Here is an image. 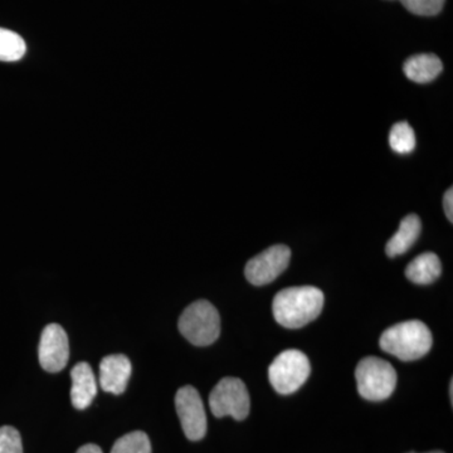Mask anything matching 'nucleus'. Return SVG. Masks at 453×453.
Instances as JSON below:
<instances>
[{
	"label": "nucleus",
	"mask_w": 453,
	"mask_h": 453,
	"mask_svg": "<svg viewBox=\"0 0 453 453\" xmlns=\"http://www.w3.org/2000/svg\"><path fill=\"white\" fill-rule=\"evenodd\" d=\"M324 301L323 291L314 286L285 288L273 299V316L281 326L300 329L321 314Z\"/></svg>",
	"instance_id": "nucleus-1"
},
{
	"label": "nucleus",
	"mask_w": 453,
	"mask_h": 453,
	"mask_svg": "<svg viewBox=\"0 0 453 453\" xmlns=\"http://www.w3.org/2000/svg\"><path fill=\"white\" fill-rule=\"evenodd\" d=\"M434 344L431 330L419 320L403 321L393 325L381 334V350L403 362H413L427 356Z\"/></svg>",
	"instance_id": "nucleus-2"
},
{
	"label": "nucleus",
	"mask_w": 453,
	"mask_h": 453,
	"mask_svg": "<svg viewBox=\"0 0 453 453\" xmlns=\"http://www.w3.org/2000/svg\"><path fill=\"white\" fill-rule=\"evenodd\" d=\"M178 326L188 342L196 347H207L219 338V314L210 301L198 300L184 310Z\"/></svg>",
	"instance_id": "nucleus-3"
},
{
	"label": "nucleus",
	"mask_w": 453,
	"mask_h": 453,
	"mask_svg": "<svg viewBox=\"0 0 453 453\" xmlns=\"http://www.w3.org/2000/svg\"><path fill=\"white\" fill-rule=\"evenodd\" d=\"M357 392L371 402L389 398L396 386L395 369L387 360L368 357L360 360L356 371Z\"/></svg>",
	"instance_id": "nucleus-4"
},
{
	"label": "nucleus",
	"mask_w": 453,
	"mask_h": 453,
	"mask_svg": "<svg viewBox=\"0 0 453 453\" xmlns=\"http://www.w3.org/2000/svg\"><path fill=\"white\" fill-rule=\"evenodd\" d=\"M311 372L309 357L300 350L282 351L275 357L268 368V380L271 386L280 395H288L303 386Z\"/></svg>",
	"instance_id": "nucleus-5"
},
{
	"label": "nucleus",
	"mask_w": 453,
	"mask_h": 453,
	"mask_svg": "<svg viewBox=\"0 0 453 453\" xmlns=\"http://www.w3.org/2000/svg\"><path fill=\"white\" fill-rule=\"evenodd\" d=\"M250 404L249 390L238 378H223L210 395L211 413L219 418L231 416L243 421L250 414Z\"/></svg>",
	"instance_id": "nucleus-6"
},
{
	"label": "nucleus",
	"mask_w": 453,
	"mask_h": 453,
	"mask_svg": "<svg viewBox=\"0 0 453 453\" xmlns=\"http://www.w3.org/2000/svg\"><path fill=\"white\" fill-rule=\"evenodd\" d=\"M291 251L285 244H276L247 262L244 276L252 285L275 281L290 264Z\"/></svg>",
	"instance_id": "nucleus-7"
},
{
	"label": "nucleus",
	"mask_w": 453,
	"mask_h": 453,
	"mask_svg": "<svg viewBox=\"0 0 453 453\" xmlns=\"http://www.w3.org/2000/svg\"><path fill=\"white\" fill-rule=\"evenodd\" d=\"M175 408L188 440H202L207 434V416L198 390L192 386L179 389L175 395Z\"/></svg>",
	"instance_id": "nucleus-8"
},
{
	"label": "nucleus",
	"mask_w": 453,
	"mask_h": 453,
	"mask_svg": "<svg viewBox=\"0 0 453 453\" xmlns=\"http://www.w3.org/2000/svg\"><path fill=\"white\" fill-rule=\"evenodd\" d=\"M40 365L44 371L58 372L67 365L70 359V344L64 327L58 324H50L42 332L38 348Z\"/></svg>",
	"instance_id": "nucleus-9"
},
{
	"label": "nucleus",
	"mask_w": 453,
	"mask_h": 453,
	"mask_svg": "<svg viewBox=\"0 0 453 453\" xmlns=\"http://www.w3.org/2000/svg\"><path fill=\"white\" fill-rule=\"evenodd\" d=\"M133 372L129 357L124 354H113L104 357L100 365L101 388L111 395H121L127 390Z\"/></svg>",
	"instance_id": "nucleus-10"
},
{
	"label": "nucleus",
	"mask_w": 453,
	"mask_h": 453,
	"mask_svg": "<svg viewBox=\"0 0 453 453\" xmlns=\"http://www.w3.org/2000/svg\"><path fill=\"white\" fill-rule=\"evenodd\" d=\"M73 388L71 401L76 410H86L97 395V381L88 363L81 362L73 366L71 372Z\"/></svg>",
	"instance_id": "nucleus-11"
},
{
	"label": "nucleus",
	"mask_w": 453,
	"mask_h": 453,
	"mask_svg": "<svg viewBox=\"0 0 453 453\" xmlns=\"http://www.w3.org/2000/svg\"><path fill=\"white\" fill-rule=\"evenodd\" d=\"M419 234H421V219H419V217L417 214H410V216L404 217L398 231L387 243V256L393 258L403 255L416 243Z\"/></svg>",
	"instance_id": "nucleus-12"
},
{
	"label": "nucleus",
	"mask_w": 453,
	"mask_h": 453,
	"mask_svg": "<svg viewBox=\"0 0 453 453\" xmlns=\"http://www.w3.org/2000/svg\"><path fill=\"white\" fill-rule=\"evenodd\" d=\"M443 65L437 56L431 53H423L410 57L404 62L403 71L411 81L417 83H428L434 81L438 74L442 73Z\"/></svg>",
	"instance_id": "nucleus-13"
},
{
	"label": "nucleus",
	"mask_w": 453,
	"mask_h": 453,
	"mask_svg": "<svg viewBox=\"0 0 453 453\" xmlns=\"http://www.w3.org/2000/svg\"><path fill=\"white\" fill-rule=\"evenodd\" d=\"M441 271L442 266L436 253L425 252L408 265L405 277L417 285H428L436 281L441 276Z\"/></svg>",
	"instance_id": "nucleus-14"
},
{
	"label": "nucleus",
	"mask_w": 453,
	"mask_h": 453,
	"mask_svg": "<svg viewBox=\"0 0 453 453\" xmlns=\"http://www.w3.org/2000/svg\"><path fill=\"white\" fill-rule=\"evenodd\" d=\"M26 52V42L18 33L0 28V61H19L25 57Z\"/></svg>",
	"instance_id": "nucleus-15"
},
{
	"label": "nucleus",
	"mask_w": 453,
	"mask_h": 453,
	"mask_svg": "<svg viewBox=\"0 0 453 453\" xmlns=\"http://www.w3.org/2000/svg\"><path fill=\"white\" fill-rule=\"evenodd\" d=\"M389 145L398 154L412 153L416 148L413 127L407 121L396 122L389 134Z\"/></svg>",
	"instance_id": "nucleus-16"
},
{
	"label": "nucleus",
	"mask_w": 453,
	"mask_h": 453,
	"mask_svg": "<svg viewBox=\"0 0 453 453\" xmlns=\"http://www.w3.org/2000/svg\"><path fill=\"white\" fill-rule=\"evenodd\" d=\"M111 453H151L150 440L144 432H131L113 443Z\"/></svg>",
	"instance_id": "nucleus-17"
},
{
	"label": "nucleus",
	"mask_w": 453,
	"mask_h": 453,
	"mask_svg": "<svg viewBox=\"0 0 453 453\" xmlns=\"http://www.w3.org/2000/svg\"><path fill=\"white\" fill-rule=\"evenodd\" d=\"M404 8L416 16H436L443 9L446 0H399Z\"/></svg>",
	"instance_id": "nucleus-18"
},
{
	"label": "nucleus",
	"mask_w": 453,
	"mask_h": 453,
	"mask_svg": "<svg viewBox=\"0 0 453 453\" xmlns=\"http://www.w3.org/2000/svg\"><path fill=\"white\" fill-rule=\"evenodd\" d=\"M0 453H23L22 438L16 428L0 427Z\"/></svg>",
	"instance_id": "nucleus-19"
},
{
	"label": "nucleus",
	"mask_w": 453,
	"mask_h": 453,
	"mask_svg": "<svg viewBox=\"0 0 453 453\" xmlns=\"http://www.w3.org/2000/svg\"><path fill=\"white\" fill-rule=\"evenodd\" d=\"M443 208H445V213L449 222H453V189L449 188L443 196Z\"/></svg>",
	"instance_id": "nucleus-20"
},
{
	"label": "nucleus",
	"mask_w": 453,
	"mask_h": 453,
	"mask_svg": "<svg viewBox=\"0 0 453 453\" xmlns=\"http://www.w3.org/2000/svg\"><path fill=\"white\" fill-rule=\"evenodd\" d=\"M76 453H103V449L94 443H88V445L82 446Z\"/></svg>",
	"instance_id": "nucleus-21"
},
{
	"label": "nucleus",
	"mask_w": 453,
	"mask_h": 453,
	"mask_svg": "<svg viewBox=\"0 0 453 453\" xmlns=\"http://www.w3.org/2000/svg\"><path fill=\"white\" fill-rule=\"evenodd\" d=\"M449 398H451V402H453V381L449 383Z\"/></svg>",
	"instance_id": "nucleus-22"
},
{
	"label": "nucleus",
	"mask_w": 453,
	"mask_h": 453,
	"mask_svg": "<svg viewBox=\"0 0 453 453\" xmlns=\"http://www.w3.org/2000/svg\"><path fill=\"white\" fill-rule=\"evenodd\" d=\"M411 453H416V452H411ZM427 453H445V452H442V451H432V452H427Z\"/></svg>",
	"instance_id": "nucleus-23"
}]
</instances>
